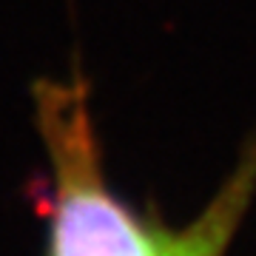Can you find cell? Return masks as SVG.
Returning <instances> with one entry per match:
<instances>
[{
	"label": "cell",
	"instance_id": "1",
	"mask_svg": "<svg viewBox=\"0 0 256 256\" xmlns=\"http://www.w3.org/2000/svg\"><path fill=\"white\" fill-rule=\"evenodd\" d=\"M32 97L54 174L52 256H160L168 234L142 225L106 185L92 92L80 68L74 66L68 80L40 77Z\"/></svg>",
	"mask_w": 256,
	"mask_h": 256
},
{
	"label": "cell",
	"instance_id": "2",
	"mask_svg": "<svg viewBox=\"0 0 256 256\" xmlns=\"http://www.w3.org/2000/svg\"><path fill=\"white\" fill-rule=\"evenodd\" d=\"M254 185H256V140L250 142L248 154L242 156V162L230 174L220 196L205 208V214L191 228H185L176 236H165L160 256H222L236 222L242 220V214L248 208Z\"/></svg>",
	"mask_w": 256,
	"mask_h": 256
}]
</instances>
